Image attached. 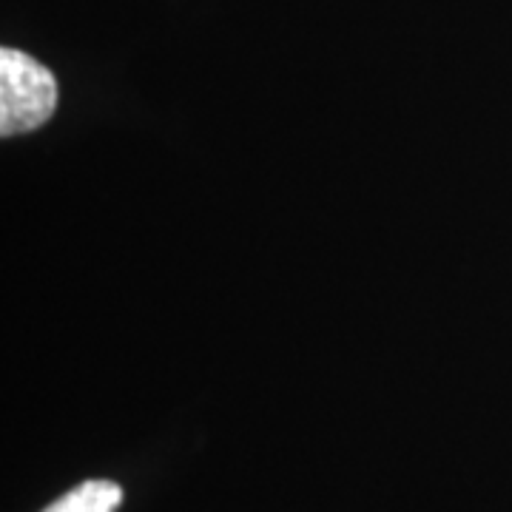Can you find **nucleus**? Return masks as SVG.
<instances>
[{
    "mask_svg": "<svg viewBox=\"0 0 512 512\" xmlns=\"http://www.w3.org/2000/svg\"><path fill=\"white\" fill-rule=\"evenodd\" d=\"M55 109V74L18 49H0V134H29L43 126Z\"/></svg>",
    "mask_w": 512,
    "mask_h": 512,
    "instance_id": "1",
    "label": "nucleus"
},
{
    "mask_svg": "<svg viewBox=\"0 0 512 512\" xmlns=\"http://www.w3.org/2000/svg\"><path fill=\"white\" fill-rule=\"evenodd\" d=\"M123 501V487L106 481V478H92L74 487L55 504H49L43 512H114Z\"/></svg>",
    "mask_w": 512,
    "mask_h": 512,
    "instance_id": "2",
    "label": "nucleus"
}]
</instances>
